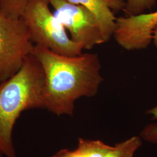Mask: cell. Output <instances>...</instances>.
<instances>
[{
    "label": "cell",
    "mask_w": 157,
    "mask_h": 157,
    "mask_svg": "<svg viewBox=\"0 0 157 157\" xmlns=\"http://www.w3.org/2000/svg\"><path fill=\"white\" fill-rule=\"evenodd\" d=\"M32 55L44 73V108L58 116H73L75 101L95 96L104 80L97 54L67 56L34 45Z\"/></svg>",
    "instance_id": "cell-1"
},
{
    "label": "cell",
    "mask_w": 157,
    "mask_h": 157,
    "mask_svg": "<svg viewBox=\"0 0 157 157\" xmlns=\"http://www.w3.org/2000/svg\"><path fill=\"white\" fill-rule=\"evenodd\" d=\"M1 155H1V154L0 153V156H1Z\"/></svg>",
    "instance_id": "cell-13"
},
{
    "label": "cell",
    "mask_w": 157,
    "mask_h": 157,
    "mask_svg": "<svg viewBox=\"0 0 157 157\" xmlns=\"http://www.w3.org/2000/svg\"><path fill=\"white\" fill-rule=\"evenodd\" d=\"M156 4V0H127L124 11L126 16L137 15L150 10Z\"/></svg>",
    "instance_id": "cell-10"
},
{
    "label": "cell",
    "mask_w": 157,
    "mask_h": 157,
    "mask_svg": "<svg viewBox=\"0 0 157 157\" xmlns=\"http://www.w3.org/2000/svg\"><path fill=\"white\" fill-rule=\"evenodd\" d=\"M74 4L84 6L92 12L100 25L105 42L113 36L115 28V12L124 11L126 6L124 0H67Z\"/></svg>",
    "instance_id": "cell-6"
},
{
    "label": "cell",
    "mask_w": 157,
    "mask_h": 157,
    "mask_svg": "<svg viewBox=\"0 0 157 157\" xmlns=\"http://www.w3.org/2000/svg\"><path fill=\"white\" fill-rule=\"evenodd\" d=\"M54 16L71 34V39L83 50H91L105 43L95 15L84 6L67 0H48Z\"/></svg>",
    "instance_id": "cell-5"
},
{
    "label": "cell",
    "mask_w": 157,
    "mask_h": 157,
    "mask_svg": "<svg viewBox=\"0 0 157 157\" xmlns=\"http://www.w3.org/2000/svg\"><path fill=\"white\" fill-rule=\"evenodd\" d=\"M45 76L32 54L20 70L0 83V153L16 157L12 132L17 119L26 110L44 108Z\"/></svg>",
    "instance_id": "cell-2"
},
{
    "label": "cell",
    "mask_w": 157,
    "mask_h": 157,
    "mask_svg": "<svg viewBox=\"0 0 157 157\" xmlns=\"http://www.w3.org/2000/svg\"><path fill=\"white\" fill-rule=\"evenodd\" d=\"M152 116V119H157V105L146 112ZM140 137L152 144H157V124L147 125L140 133Z\"/></svg>",
    "instance_id": "cell-11"
},
{
    "label": "cell",
    "mask_w": 157,
    "mask_h": 157,
    "mask_svg": "<svg viewBox=\"0 0 157 157\" xmlns=\"http://www.w3.org/2000/svg\"><path fill=\"white\" fill-rule=\"evenodd\" d=\"M152 41H154V45L157 48V26L155 29L153 33V37H152Z\"/></svg>",
    "instance_id": "cell-12"
},
{
    "label": "cell",
    "mask_w": 157,
    "mask_h": 157,
    "mask_svg": "<svg viewBox=\"0 0 157 157\" xmlns=\"http://www.w3.org/2000/svg\"><path fill=\"white\" fill-rule=\"evenodd\" d=\"M30 0H0V11L8 18L19 19L22 17Z\"/></svg>",
    "instance_id": "cell-9"
},
{
    "label": "cell",
    "mask_w": 157,
    "mask_h": 157,
    "mask_svg": "<svg viewBox=\"0 0 157 157\" xmlns=\"http://www.w3.org/2000/svg\"><path fill=\"white\" fill-rule=\"evenodd\" d=\"M141 138L133 136L127 140L111 147L104 157H133L135 152L141 146Z\"/></svg>",
    "instance_id": "cell-8"
},
{
    "label": "cell",
    "mask_w": 157,
    "mask_h": 157,
    "mask_svg": "<svg viewBox=\"0 0 157 157\" xmlns=\"http://www.w3.org/2000/svg\"><path fill=\"white\" fill-rule=\"evenodd\" d=\"M34 45L22 19L8 18L0 11V83L20 70Z\"/></svg>",
    "instance_id": "cell-4"
},
{
    "label": "cell",
    "mask_w": 157,
    "mask_h": 157,
    "mask_svg": "<svg viewBox=\"0 0 157 157\" xmlns=\"http://www.w3.org/2000/svg\"><path fill=\"white\" fill-rule=\"evenodd\" d=\"M49 6L48 0H30L21 17L34 44L67 56L82 54V47L67 36Z\"/></svg>",
    "instance_id": "cell-3"
},
{
    "label": "cell",
    "mask_w": 157,
    "mask_h": 157,
    "mask_svg": "<svg viewBox=\"0 0 157 157\" xmlns=\"http://www.w3.org/2000/svg\"><path fill=\"white\" fill-rule=\"evenodd\" d=\"M111 147L101 141L79 138L76 150L63 149L51 157H104Z\"/></svg>",
    "instance_id": "cell-7"
}]
</instances>
